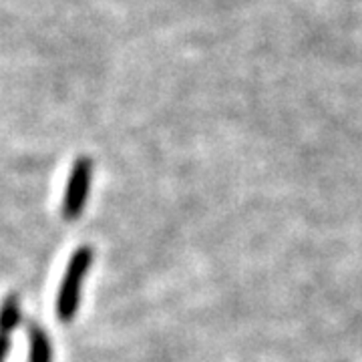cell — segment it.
<instances>
[{"label": "cell", "mask_w": 362, "mask_h": 362, "mask_svg": "<svg viewBox=\"0 0 362 362\" xmlns=\"http://www.w3.org/2000/svg\"><path fill=\"white\" fill-rule=\"evenodd\" d=\"M90 262H93V247L89 246H81L69 259L65 278H63V284L59 290V296H57V316L63 322H71L77 314L83 278L89 272Z\"/></svg>", "instance_id": "6da1fadb"}, {"label": "cell", "mask_w": 362, "mask_h": 362, "mask_svg": "<svg viewBox=\"0 0 362 362\" xmlns=\"http://www.w3.org/2000/svg\"><path fill=\"white\" fill-rule=\"evenodd\" d=\"M90 177H93V161L89 157H78L71 169L65 202H63V216L66 220H77L81 211L85 209L90 192Z\"/></svg>", "instance_id": "7a4b0ae2"}, {"label": "cell", "mask_w": 362, "mask_h": 362, "mask_svg": "<svg viewBox=\"0 0 362 362\" xmlns=\"http://www.w3.org/2000/svg\"><path fill=\"white\" fill-rule=\"evenodd\" d=\"M28 337H30L28 362H52L51 340L47 337V332L37 324L28 322Z\"/></svg>", "instance_id": "3957f363"}, {"label": "cell", "mask_w": 362, "mask_h": 362, "mask_svg": "<svg viewBox=\"0 0 362 362\" xmlns=\"http://www.w3.org/2000/svg\"><path fill=\"white\" fill-rule=\"evenodd\" d=\"M21 322V306H18V298L11 294L4 298L2 306H0V332L8 334L14 330V326Z\"/></svg>", "instance_id": "277c9868"}, {"label": "cell", "mask_w": 362, "mask_h": 362, "mask_svg": "<svg viewBox=\"0 0 362 362\" xmlns=\"http://www.w3.org/2000/svg\"><path fill=\"white\" fill-rule=\"evenodd\" d=\"M8 350H11V338H8V334H2L0 332V362H4Z\"/></svg>", "instance_id": "5b68a950"}]
</instances>
